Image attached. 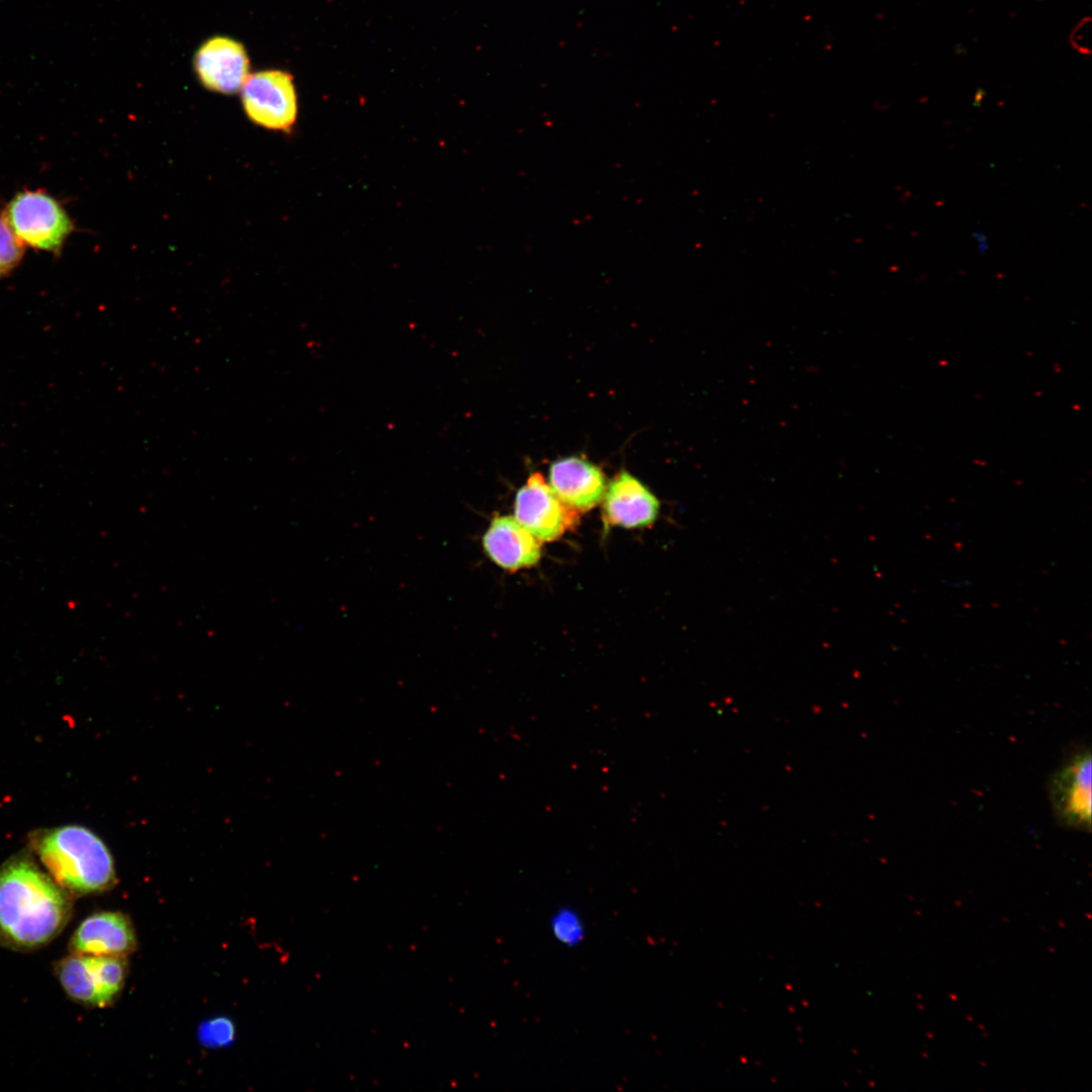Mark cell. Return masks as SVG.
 Returning <instances> with one entry per match:
<instances>
[{
	"label": "cell",
	"instance_id": "obj_16",
	"mask_svg": "<svg viewBox=\"0 0 1092 1092\" xmlns=\"http://www.w3.org/2000/svg\"><path fill=\"white\" fill-rule=\"evenodd\" d=\"M1090 18H1083L1074 28L1070 40L1075 50L1082 54H1089Z\"/></svg>",
	"mask_w": 1092,
	"mask_h": 1092
},
{
	"label": "cell",
	"instance_id": "obj_7",
	"mask_svg": "<svg viewBox=\"0 0 1092 1092\" xmlns=\"http://www.w3.org/2000/svg\"><path fill=\"white\" fill-rule=\"evenodd\" d=\"M1091 770L1090 751H1081L1052 778V806L1061 823L1068 827L1080 830L1091 827Z\"/></svg>",
	"mask_w": 1092,
	"mask_h": 1092
},
{
	"label": "cell",
	"instance_id": "obj_13",
	"mask_svg": "<svg viewBox=\"0 0 1092 1092\" xmlns=\"http://www.w3.org/2000/svg\"><path fill=\"white\" fill-rule=\"evenodd\" d=\"M23 245L0 213V279L10 274L22 260Z\"/></svg>",
	"mask_w": 1092,
	"mask_h": 1092
},
{
	"label": "cell",
	"instance_id": "obj_5",
	"mask_svg": "<svg viewBox=\"0 0 1092 1092\" xmlns=\"http://www.w3.org/2000/svg\"><path fill=\"white\" fill-rule=\"evenodd\" d=\"M242 102L254 123L272 130L288 131L297 118V94L292 76L281 70L250 74L242 89Z\"/></svg>",
	"mask_w": 1092,
	"mask_h": 1092
},
{
	"label": "cell",
	"instance_id": "obj_12",
	"mask_svg": "<svg viewBox=\"0 0 1092 1092\" xmlns=\"http://www.w3.org/2000/svg\"><path fill=\"white\" fill-rule=\"evenodd\" d=\"M481 542L486 556L511 572L534 566L541 558L540 542L510 516H495Z\"/></svg>",
	"mask_w": 1092,
	"mask_h": 1092
},
{
	"label": "cell",
	"instance_id": "obj_6",
	"mask_svg": "<svg viewBox=\"0 0 1092 1092\" xmlns=\"http://www.w3.org/2000/svg\"><path fill=\"white\" fill-rule=\"evenodd\" d=\"M579 513L565 506L543 475L532 473L515 499V519L540 543L552 542L578 525Z\"/></svg>",
	"mask_w": 1092,
	"mask_h": 1092
},
{
	"label": "cell",
	"instance_id": "obj_9",
	"mask_svg": "<svg viewBox=\"0 0 1092 1092\" xmlns=\"http://www.w3.org/2000/svg\"><path fill=\"white\" fill-rule=\"evenodd\" d=\"M136 948L133 925L125 914L115 911L94 913L85 918L72 934L70 953L126 957Z\"/></svg>",
	"mask_w": 1092,
	"mask_h": 1092
},
{
	"label": "cell",
	"instance_id": "obj_4",
	"mask_svg": "<svg viewBox=\"0 0 1092 1092\" xmlns=\"http://www.w3.org/2000/svg\"><path fill=\"white\" fill-rule=\"evenodd\" d=\"M65 993L75 1002L103 1008L113 1003L127 975L126 957L70 953L54 967Z\"/></svg>",
	"mask_w": 1092,
	"mask_h": 1092
},
{
	"label": "cell",
	"instance_id": "obj_1",
	"mask_svg": "<svg viewBox=\"0 0 1092 1092\" xmlns=\"http://www.w3.org/2000/svg\"><path fill=\"white\" fill-rule=\"evenodd\" d=\"M73 914L72 896L31 858L0 867V946L31 951L49 944Z\"/></svg>",
	"mask_w": 1092,
	"mask_h": 1092
},
{
	"label": "cell",
	"instance_id": "obj_8",
	"mask_svg": "<svg viewBox=\"0 0 1092 1092\" xmlns=\"http://www.w3.org/2000/svg\"><path fill=\"white\" fill-rule=\"evenodd\" d=\"M194 70L205 88L233 94L242 89L250 76V60L241 42L228 36H214L196 52Z\"/></svg>",
	"mask_w": 1092,
	"mask_h": 1092
},
{
	"label": "cell",
	"instance_id": "obj_11",
	"mask_svg": "<svg viewBox=\"0 0 1092 1092\" xmlns=\"http://www.w3.org/2000/svg\"><path fill=\"white\" fill-rule=\"evenodd\" d=\"M549 485L568 508L581 514L603 500L607 488L603 471L580 457H567L553 462Z\"/></svg>",
	"mask_w": 1092,
	"mask_h": 1092
},
{
	"label": "cell",
	"instance_id": "obj_2",
	"mask_svg": "<svg viewBox=\"0 0 1092 1092\" xmlns=\"http://www.w3.org/2000/svg\"><path fill=\"white\" fill-rule=\"evenodd\" d=\"M32 844L47 873L72 897L104 892L115 883L110 851L86 827L49 829L37 834Z\"/></svg>",
	"mask_w": 1092,
	"mask_h": 1092
},
{
	"label": "cell",
	"instance_id": "obj_14",
	"mask_svg": "<svg viewBox=\"0 0 1092 1092\" xmlns=\"http://www.w3.org/2000/svg\"><path fill=\"white\" fill-rule=\"evenodd\" d=\"M551 930L557 940L569 946L580 942L584 933L580 917L570 908H561L553 915Z\"/></svg>",
	"mask_w": 1092,
	"mask_h": 1092
},
{
	"label": "cell",
	"instance_id": "obj_3",
	"mask_svg": "<svg viewBox=\"0 0 1092 1092\" xmlns=\"http://www.w3.org/2000/svg\"><path fill=\"white\" fill-rule=\"evenodd\" d=\"M3 214L21 244L35 250L58 254L74 231L64 206L42 190L16 193Z\"/></svg>",
	"mask_w": 1092,
	"mask_h": 1092
},
{
	"label": "cell",
	"instance_id": "obj_15",
	"mask_svg": "<svg viewBox=\"0 0 1092 1092\" xmlns=\"http://www.w3.org/2000/svg\"><path fill=\"white\" fill-rule=\"evenodd\" d=\"M201 1044L207 1048H222L235 1039L234 1022L226 1017H215L202 1022L197 1031Z\"/></svg>",
	"mask_w": 1092,
	"mask_h": 1092
},
{
	"label": "cell",
	"instance_id": "obj_10",
	"mask_svg": "<svg viewBox=\"0 0 1092 1092\" xmlns=\"http://www.w3.org/2000/svg\"><path fill=\"white\" fill-rule=\"evenodd\" d=\"M603 499V521L606 527H647L652 525L658 516V499L626 471L619 472L613 478Z\"/></svg>",
	"mask_w": 1092,
	"mask_h": 1092
}]
</instances>
